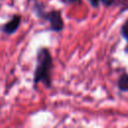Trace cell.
Masks as SVG:
<instances>
[{
    "mask_svg": "<svg viewBox=\"0 0 128 128\" xmlns=\"http://www.w3.org/2000/svg\"><path fill=\"white\" fill-rule=\"evenodd\" d=\"M90 3L94 6V7H97L98 6V3H99V0H89Z\"/></svg>",
    "mask_w": 128,
    "mask_h": 128,
    "instance_id": "obj_7",
    "label": "cell"
},
{
    "mask_svg": "<svg viewBox=\"0 0 128 128\" xmlns=\"http://www.w3.org/2000/svg\"><path fill=\"white\" fill-rule=\"evenodd\" d=\"M51 69L52 58L50 52L46 48H41L37 54V66L34 72V83H44L46 86L51 85Z\"/></svg>",
    "mask_w": 128,
    "mask_h": 128,
    "instance_id": "obj_1",
    "label": "cell"
},
{
    "mask_svg": "<svg viewBox=\"0 0 128 128\" xmlns=\"http://www.w3.org/2000/svg\"><path fill=\"white\" fill-rule=\"evenodd\" d=\"M121 32H122V35L126 38V40L128 41V19L125 21V23L123 24L122 26V29H121Z\"/></svg>",
    "mask_w": 128,
    "mask_h": 128,
    "instance_id": "obj_5",
    "label": "cell"
},
{
    "mask_svg": "<svg viewBox=\"0 0 128 128\" xmlns=\"http://www.w3.org/2000/svg\"><path fill=\"white\" fill-rule=\"evenodd\" d=\"M41 17H43L45 20L49 21L51 29L54 31H60L63 28V21L60 15L59 11H51L48 13L40 14Z\"/></svg>",
    "mask_w": 128,
    "mask_h": 128,
    "instance_id": "obj_2",
    "label": "cell"
},
{
    "mask_svg": "<svg viewBox=\"0 0 128 128\" xmlns=\"http://www.w3.org/2000/svg\"><path fill=\"white\" fill-rule=\"evenodd\" d=\"M20 22H21V16L20 15H14L8 22H6L1 27V31L5 34H8V35L13 34L19 28Z\"/></svg>",
    "mask_w": 128,
    "mask_h": 128,
    "instance_id": "obj_3",
    "label": "cell"
},
{
    "mask_svg": "<svg viewBox=\"0 0 128 128\" xmlns=\"http://www.w3.org/2000/svg\"><path fill=\"white\" fill-rule=\"evenodd\" d=\"M102 1V3L104 4V5H106V6H109V5H111L115 0H101Z\"/></svg>",
    "mask_w": 128,
    "mask_h": 128,
    "instance_id": "obj_6",
    "label": "cell"
},
{
    "mask_svg": "<svg viewBox=\"0 0 128 128\" xmlns=\"http://www.w3.org/2000/svg\"><path fill=\"white\" fill-rule=\"evenodd\" d=\"M118 87L122 91H127L128 90V75L123 74L118 80Z\"/></svg>",
    "mask_w": 128,
    "mask_h": 128,
    "instance_id": "obj_4",
    "label": "cell"
}]
</instances>
